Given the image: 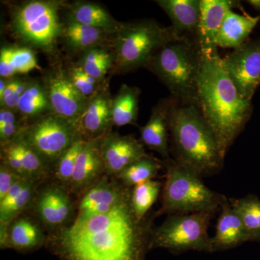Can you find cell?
<instances>
[{
	"mask_svg": "<svg viewBox=\"0 0 260 260\" xmlns=\"http://www.w3.org/2000/svg\"><path fill=\"white\" fill-rule=\"evenodd\" d=\"M246 3L250 5L256 11L260 12V0H248Z\"/></svg>",
	"mask_w": 260,
	"mask_h": 260,
	"instance_id": "obj_40",
	"label": "cell"
},
{
	"mask_svg": "<svg viewBox=\"0 0 260 260\" xmlns=\"http://www.w3.org/2000/svg\"><path fill=\"white\" fill-rule=\"evenodd\" d=\"M216 213L204 211L168 215L161 225L152 230L149 251L162 248L174 254L188 251L209 253L208 228Z\"/></svg>",
	"mask_w": 260,
	"mask_h": 260,
	"instance_id": "obj_7",
	"label": "cell"
},
{
	"mask_svg": "<svg viewBox=\"0 0 260 260\" xmlns=\"http://www.w3.org/2000/svg\"><path fill=\"white\" fill-rule=\"evenodd\" d=\"M1 162L19 177L29 179L24 170L18 148L13 140L8 144L1 146Z\"/></svg>",
	"mask_w": 260,
	"mask_h": 260,
	"instance_id": "obj_38",
	"label": "cell"
},
{
	"mask_svg": "<svg viewBox=\"0 0 260 260\" xmlns=\"http://www.w3.org/2000/svg\"><path fill=\"white\" fill-rule=\"evenodd\" d=\"M259 20L260 15L252 17L228 10L217 37V47L234 49L240 47L248 40Z\"/></svg>",
	"mask_w": 260,
	"mask_h": 260,
	"instance_id": "obj_23",
	"label": "cell"
},
{
	"mask_svg": "<svg viewBox=\"0 0 260 260\" xmlns=\"http://www.w3.org/2000/svg\"><path fill=\"white\" fill-rule=\"evenodd\" d=\"M39 183L20 179L0 201V224L10 225L27 208L32 206Z\"/></svg>",
	"mask_w": 260,
	"mask_h": 260,
	"instance_id": "obj_24",
	"label": "cell"
},
{
	"mask_svg": "<svg viewBox=\"0 0 260 260\" xmlns=\"http://www.w3.org/2000/svg\"><path fill=\"white\" fill-rule=\"evenodd\" d=\"M78 135L73 123L49 113L24 126L16 138L34 150L53 172L56 162Z\"/></svg>",
	"mask_w": 260,
	"mask_h": 260,
	"instance_id": "obj_9",
	"label": "cell"
},
{
	"mask_svg": "<svg viewBox=\"0 0 260 260\" xmlns=\"http://www.w3.org/2000/svg\"><path fill=\"white\" fill-rule=\"evenodd\" d=\"M114 34L68 18L62 23L60 38L70 50L83 53L92 48L104 46L107 41H112Z\"/></svg>",
	"mask_w": 260,
	"mask_h": 260,
	"instance_id": "obj_22",
	"label": "cell"
},
{
	"mask_svg": "<svg viewBox=\"0 0 260 260\" xmlns=\"http://www.w3.org/2000/svg\"><path fill=\"white\" fill-rule=\"evenodd\" d=\"M85 141V140L80 135H78L73 145L61 155V158L54 166L53 169L54 177L64 187L69 186L72 176L74 172L77 158Z\"/></svg>",
	"mask_w": 260,
	"mask_h": 260,
	"instance_id": "obj_34",
	"label": "cell"
},
{
	"mask_svg": "<svg viewBox=\"0 0 260 260\" xmlns=\"http://www.w3.org/2000/svg\"><path fill=\"white\" fill-rule=\"evenodd\" d=\"M131 189L107 213L77 217L48 237L47 246L60 260H145L151 220L137 218Z\"/></svg>",
	"mask_w": 260,
	"mask_h": 260,
	"instance_id": "obj_1",
	"label": "cell"
},
{
	"mask_svg": "<svg viewBox=\"0 0 260 260\" xmlns=\"http://www.w3.org/2000/svg\"><path fill=\"white\" fill-rule=\"evenodd\" d=\"M78 63L85 73L100 83H104L108 73L114 69V56L107 47L101 46L82 53Z\"/></svg>",
	"mask_w": 260,
	"mask_h": 260,
	"instance_id": "obj_30",
	"label": "cell"
},
{
	"mask_svg": "<svg viewBox=\"0 0 260 260\" xmlns=\"http://www.w3.org/2000/svg\"><path fill=\"white\" fill-rule=\"evenodd\" d=\"M47 239L39 224L29 217L19 216L8 227L7 249L31 252L47 245Z\"/></svg>",
	"mask_w": 260,
	"mask_h": 260,
	"instance_id": "obj_21",
	"label": "cell"
},
{
	"mask_svg": "<svg viewBox=\"0 0 260 260\" xmlns=\"http://www.w3.org/2000/svg\"><path fill=\"white\" fill-rule=\"evenodd\" d=\"M106 175L115 177L130 164L148 155L141 142L132 135L108 133L102 141Z\"/></svg>",
	"mask_w": 260,
	"mask_h": 260,
	"instance_id": "obj_13",
	"label": "cell"
},
{
	"mask_svg": "<svg viewBox=\"0 0 260 260\" xmlns=\"http://www.w3.org/2000/svg\"><path fill=\"white\" fill-rule=\"evenodd\" d=\"M198 84L199 107L225 159L252 114L251 102L241 96L222 66L218 52L203 54Z\"/></svg>",
	"mask_w": 260,
	"mask_h": 260,
	"instance_id": "obj_2",
	"label": "cell"
},
{
	"mask_svg": "<svg viewBox=\"0 0 260 260\" xmlns=\"http://www.w3.org/2000/svg\"><path fill=\"white\" fill-rule=\"evenodd\" d=\"M173 160L200 177L215 175L223 167L213 130L194 104H174L169 119Z\"/></svg>",
	"mask_w": 260,
	"mask_h": 260,
	"instance_id": "obj_3",
	"label": "cell"
},
{
	"mask_svg": "<svg viewBox=\"0 0 260 260\" xmlns=\"http://www.w3.org/2000/svg\"><path fill=\"white\" fill-rule=\"evenodd\" d=\"M164 162L157 158L146 155L130 164L115 178L124 186L131 188L157 177Z\"/></svg>",
	"mask_w": 260,
	"mask_h": 260,
	"instance_id": "obj_31",
	"label": "cell"
},
{
	"mask_svg": "<svg viewBox=\"0 0 260 260\" xmlns=\"http://www.w3.org/2000/svg\"><path fill=\"white\" fill-rule=\"evenodd\" d=\"M140 94L141 90L140 88L129 86L126 84L121 85L112 99L113 125H137Z\"/></svg>",
	"mask_w": 260,
	"mask_h": 260,
	"instance_id": "obj_28",
	"label": "cell"
},
{
	"mask_svg": "<svg viewBox=\"0 0 260 260\" xmlns=\"http://www.w3.org/2000/svg\"><path fill=\"white\" fill-rule=\"evenodd\" d=\"M13 141L18 148L20 160L28 179L39 183L49 177V173L52 170L42 158L20 138H16Z\"/></svg>",
	"mask_w": 260,
	"mask_h": 260,
	"instance_id": "obj_33",
	"label": "cell"
},
{
	"mask_svg": "<svg viewBox=\"0 0 260 260\" xmlns=\"http://www.w3.org/2000/svg\"><path fill=\"white\" fill-rule=\"evenodd\" d=\"M32 206L39 220L52 230L67 226L74 212L71 198L61 184L42 188L37 191Z\"/></svg>",
	"mask_w": 260,
	"mask_h": 260,
	"instance_id": "obj_12",
	"label": "cell"
},
{
	"mask_svg": "<svg viewBox=\"0 0 260 260\" xmlns=\"http://www.w3.org/2000/svg\"><path fill=\"white\" fill-rule=\"evenodd\" d=\"M31 80L32 78L25 75H18L10 78L3 96L0 97V108L17 111L19 101Z\"/></svg>",
	"mask_w": 260,
	"mask_h": 260,
	"instance_id": "obj_37",
	"label": "cell"
},
{
	"mask_svg": "<svg viewBox=\"0 0 260 260\" xmlns=\"http://www.w3.org/2000/svg\"><path fill=\"white\" fill-rule=\"evenodd\" d=\"M239 5L231 0H201L198 41L203 54L218 53L217 37L225 15Z\"/></svg>",
	"mask_w": 260,
	"mask_h": 260,
	"instance_id": "obj_18",
	"label": "cell"
},
{
	"mask_svg": "<svg viewBox=\"0 0 260 260\" xmlns=\"http://www.w3.org/2000/svg\"><path fill=\"white\" fill-rule=\"evenodd\" d=\"M112 99L107 83L89 100L76 124L78 133L84 140L102 138L111 133L114 126L112 117Z\"/></svg>",
	"mask_w": 260,
	"mask_h": 260,
	"instance_id": "obj_14",
	"label": "cell"
},
{
	"mask_svg": "<svg viewBox=\"0 0 260 260\" xmlns=\"http://www.w3.org/2000/svg\"><path fill=\"white\" fill-rule=\"evenodd\" d=\"M68 18L77 23L115 34L120 22L113 18L105 8L96 3L76 1L68 5Z\"/></svg>",
	"mask_w": 260,
	"mask_h": 260,
	"instance_id": "obj_25",
	"label": "cell"
},
{
	"mask_svg": "<svg viewBox=\"0 0 260 260\" xmlns=\"http://www.w3.org/2000/svg\"><path fill=\"white\" fill-rule=\"evenodd\" d=\"M42 81L52 113L76 126L89 100L85 99L73 86L66 70L57 67L49 70L43 78Z\"/></svg>",
	"mask_w": 260,
	"mask_h": 260,
	"instance_id": "obj_11",
	"label": "cell"
},
{
	"mask_svg": "<svg viewBox=\"0 0 260 260\" xmlns=\"http://www.w3.org/2000/svg\"><path fill=\"white\" fill-rule=\"evenodd\" d=\"M17 112L25 124L52 113L43 81L31 80L19 101Z\"/></svg>",
	"mask_w": 260,
	"mask_h": 260,
	"instance_id": "obj_26",
	"label": "cell"
},
{
	"mask_svg": "<svg viewBox=\"0 0 260 260\" xmlns=\"http://www.w3.org/2000/svg\"><path fill=\"white\" fill-rule=\"evenodd\" d=\"M40 69L34 51L26 47H4L0 51V78L25 75Z\"/></svg>",
	"mask_w": 260,
	"mask_h": 260,
	"instance_id": "obj_27",
	"label": "cell"
},
{
	"mask_svg": "<svg viewBox=\"0 0 260 260\" xmlns=\"http://www.w3.org/2000/svg\"><path fill=\"white\" fill-rule=\"evenodd\" d=\"M130 188L126 187L115 177L104 175L85 191L78 205L77 217L91 216L107 213L124 198Z\"/></svg>",
	"mask_w": 260,
	"mask_h": 260,
	"instance_id": "obj_17",
	"label": "cell"
},
{
	"mask_svg": "<svg viewBox=\"0 0 260 260\" xmlns=\"http://www.w3.org/2000/svg\"><path fill=\"white\" fill-rule=\"evenodd\" d=\"M203 59L197 41L176 38L160 48L145 68L158 77L178 102L199 107L198 84Z\"/></svg>",
	"mask_w": 260,
	"mask_h": 260,
	"instance_id": "obj_4",
	"label": "cell"
},
{
	"mask_svg": "<svg viewBox=\"0 0 260 260\" xmlns=\"http://www.w3.org/2000/svg\"><path fill=\"white\" fill-rule=\"evenodd\" d=\"M161 189L160 181L150 180L138 184L132 189V206L140 220L145 218L147 213L158 199Z\"/></svg>",
	"mask_w": 260,
	"mask_h": 260,
	"instance_id": "obj_32",
	"label": "cell"
},
{
	"mask_svg": "<svg viewBox=\"0 0 260 260\" xmlns=\"http://www.w3.org/2000/svg\"><path fill=\"white\" fill-rule=\"evenodd\" d=\"M61 2L30 0L14 7L11 13L13 32L24 42L43 51L54 49L61 37L59 18Z\"/></svg>",
	"mask_w": 260,
	"mask_h": 260,
	"instance_id": "obj_8",
	"label": "cell"
},
{
	"mask_svg": "<svg viewBox=\"0 0 260 260\" xmlns=\"http://www.w3.org/2000/svg\"><path fill=\"white\" fill-rule=\"evenodd\" d=\"M18 112L6 108H0V144H8L14 140L24 126Z\"/></svg>",
	"mask_w": 260,
	"mask_h": 260,
	"instance_id": "obj_36",
	"label": "cell"
},
{
	"mask_svg": "<svg viewBox=\"0 0 260 260\" xmlns=\"http://www.w3.org/2000/svg\"><path fill=\"white\" fill-rule=\"evenodd\" d=\"M172 21L177 37L198 41L201 0H157Z\"/></svg>",
	"mask_w": 260,
	"mask_h": 260,
	"instance_id": "obj_19",
	"label": "cell"
},
{
	"mask_svg": "<svg viewBox=\"0 0 260 260\" xmlns=\"http://www.w3.org/2000/svg\"><path fill=\"white\" fill-rule=\"evenodd\" d=\"M177 37L172 27L160 26L154 20L121 23L113 35L114 73H126L145 68L162 46Z\"/></svg>",
	"mask_w": 260,
	"mask_h": 260,
	"instance_id": "obj_6",
	"label": "cell"
},
{
	"mask_svg": "<svg viewBox=\"0 0 260 260\" xmlns=\"http://www.w3.org/2000/svg\"><path fill=\"white\" fill-rule=\"evenodd\" d=\"M176 102L172 96L159 101L147 124L140 128L141 143L160 154L164 160L171 159L169 119Z\"/></svg>",
	"mask_w": 260,
	"mask_h": 260,
	"instance_id": "obj_16",
	"label": "cell"
},
{
	"mask_svg": "<svg viewBox=\"0 0 260 260\" xmlns=\"http://www.w3.org/2000/svg\"><path fill=\"white\" fill-rule=\"evenodd\" d=\"M229 203L239 215L249 242H260V200L256 195L242 198H229Z\"/></svg>",
	"mask_w": 260,
	"mask_h": 260,
	"instance_id": "obj_29",
	"label": "cell"
},
{
	"mask_svg": "<svg viewBox=\"0 0 260 260\" xmlns=\"http://www.w3.org/2000/svg\"><path fill=\"white\" fill-rule=\"evenodd\" d=\"M103 138L85 140L84 143L68 186L72 191L88 190L106 175L102 150Z\"/></svg>",
	"mask_w": 260,
	"mask_h": 260,
	"instance_id": "obj_15",
	"label": "cell"
},
{
	"mask_svg": "<svg viewBox=\"0 0 260 260\" xmlns=\"http://www.w3.org/2000/svg\"><path fill=\"white\" fill-rule=\"evenodd\" d=\"M66 72L73 86L87 100H90L107 83L98 81L85 73L78 63L70 64Z\"/></svg>",
	"mask_w": 260,
	"mask_h": 260,
	"instance_id": "obj_35",
	"label": "cell"
},
{
	"mask_svg": "<svg viewBox=\"0 0 260 260\" xmlns=\"http://www.w3.org/2000/svg\"><path fill=\"white\" fill-rule=\"evenodd\" d=\"M221 63L241 96L251 102L260 85V38L248 39L221 59Z\"/></svg>",
	"mask_w": 260,
	"mask_h": 260,
	"instance_id": "obj_10",
	"label": "cell"
},
{
	"mask_svg": "<svg viewBox=\"0 0 260 260\" xmlns=\"http://www.w3.org/2000/svg\"><path fill=\"white\" fill-rule=\"evenodd\" d=\"M166 181L162 191L161 206L155 217L167 214L218 212L226 197L208 187L203 178L173 159L164 160Z\"/></svg>",
	"mask_w": 260,
	"mask_h": 260,
	"instance_id": "obj_5",
	"label": "cell"
},
{
	"mask_svg": "<svg viewBox=\"0 0 260 260\" xmlns=\"http://www.w3.org/2000/svg\"><path fill=\"white\" fill-rule=\"evenodd\" d=\"M248 242L242 220L225 198L220 207L215 236L210 237L209 253L229 250Z\"/></svg>",
	"mask_w": 260,
	"mask_h": 260,
	"instance_id": "obj_20",
	"label": "cell"
},
{
	"mask_svg": "<svg viewBox=\"0 0 260 260\" xmlns=\"http://www.w3.org/2000/svg\"><path fill=\"white\" fill-rule=\"evenodd\" d=\"M21 179L10 171L4 164H0V201L9 192L12 186Z\"/></svg>",
	"mask_w": 260,
	"mask_h": 260,
	"instance_id": "obj_39",
	"label": "cell"
}]
</instances>
